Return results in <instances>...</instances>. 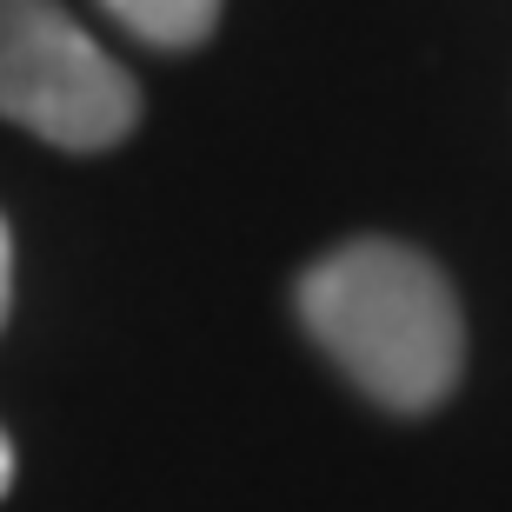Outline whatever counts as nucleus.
<instances>
[{"label":"nucleus","instance_id":"nucleus-1","mask_svg":"<svg viewBox=\"0 0 512 512\" xmlns=\"http://www.w3.org/2000/svg\"><path fill=\"white\" fill-rule=\"evenodd\" d=\"M306 333L360 393L393 413H426L459 386L466 320L446 273L399 240H346L300 280Z\"/></svg>","mask_w":512,"mask_h":512},{"label":"nucleus","instance_id":"nucleus-2","mask_svg":"<svg viewBox=\"0 0 512 512\" xmlns=\"http://www.w3.org/2000/svg\"><path fill=\"white\" fill-rule=\"evenodd\" d=\"M0 120L47 147L100 153L140 120V87L60 0H0Z\"/></svg>","mask_w":512,"mask_h":512},{"label":"nucleus","instance_id":"nucleus-3","mask_svg":"<svg viewBox=\"0 0 512 512\" xmlns=\"http://www.w3.org/2000/svg\"><path fill=\"white\" fill-rule=\"evenodd\" d=\"M107 14L147 47H200L220 27V0H100Z\"/></svg>","mask_w":512,"mask_h":512},{"label":"nucleus","instance_id":"nucleus-4","mask_svg":"<svg viewBox=\"0 0 512 512\" xmlns=\"http://www.w3.org/2000/svg\"><path fill=\"white\" fill-rule=\"evenodd\" d=\"M7 306H14V240H7V220H0V326H7Z\"/></svg>","mask_w":512,"mask_h":512},{"label":"nucleus","instance_id":"nucleus-5","mask_svg":"<svg viewBox=\"0 0 512 512\" xmlns=\"http://www.w3.org/2000/svg\"><path fill=\"white\" fill-rule=\"evenodd\" d=\"M7 486H14V446H7V433H0V499H7Z\"/></svg>","mask_w":512,"mask_h":512}]
</instances>
